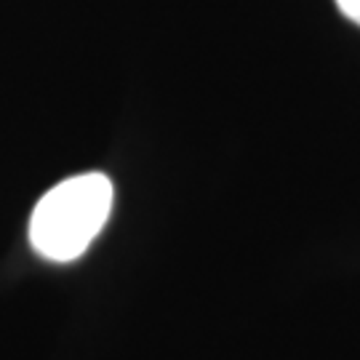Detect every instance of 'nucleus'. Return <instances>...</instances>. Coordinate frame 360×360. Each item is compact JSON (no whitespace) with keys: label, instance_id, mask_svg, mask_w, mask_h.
Masks as SVG:
<instances>
[{"label":"nucleus","instance_id":"obj_1","mask_svg":"<svg viewBox=\"0 0 360 360\" xmlns=\"http://www.w3.org/2000/svg\"><path fill=\"white\" fill-rule=\"evenodd\" d=\"M115 187L104 174H80L43 195L30 219V243L43 259L75 262L110 219Z\"/></svg>","mask_w":360,"mask_h":360},{"label":"nucleus","instance_id":"obj_2","mask_svg":"<svg viewBox=\"0 0 360 360\" xmlns=\"http://www.w3.org/2000/svg\"><path fill=\"white\" fill-rule=\"evenodd\" d=\"M336 6H339V11L345 13L349 22L360 25V0H336Z\"/></svg>","mask_w":360,"mask_h":360}]
</instances>
